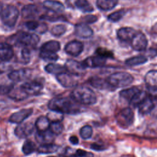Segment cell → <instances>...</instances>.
Listing matches in <instances>:
<instances>
[{"label": "cell", "instance_id": "obj_1", "mask_svg": "<svg viewBox=\"0 0 157 157\" xmlns=\"http://www.w3.org/2000/svg\"><path fill=\"white\" fill-rule=\"evenodd\" d=\"M48 108L50 110L67 114H76L80 111L77 102L68 97L53 98L49 101Z\"/></svg>", "mask_w": 157, "mask_h": 157}, {"label": "cell", "instance_id": "obj_2", "mask_svg": "<svg viewBox=\"0 0 157 157\" xmlns=\"http://www.w3.org/2000/svg\"><path fill=\"white\" fill-rule=\"evenodd\" d=\"M71 98L77 103L83 105H93L97 102L95 93L86 86H77L71 93Z\"/></svg>", "mask_w": 157, "mask_h": 157}, {"label": "cell", "instance_id": "obj_3", "mask_svg": "<svg viewBox=\"0 0 157 157\" xmlns=\"http://www.w3.org/2000/svg\"><path fill=\"white\" fill-rule=\"evenodd\" d=\"M106 80L113 88H120L131 85L134 80V77L126 72H117L109 76Z\"/></svg>", "mask_w": 157, "mask_h": 157}, {"label": "cell", "instance_id": "obj_4", "mask_svg": "<svg viewBox=\"0 0 157 157\" xmlns=\"http://www.w3.org/2000/svg\"><path fill=\"white\" fill-rule=\"evenodd\" d=\"M19 15L18 9L13 5L7 6L1 12V17L2 23L9 26L13 27Z\"/></svg>", "mask_w": 157, "mask_h": 157}, {"label": "cell", "instance_id": "obj_5", "mask_svg": "<svg viewBox=\"0 0 157 157\" xmlns=\"http://www.w3.org/2000/svg\"><path fill=\"white\" fill-rule=\"evenodd\" d=\"M134 114L130 107H125L120 110L116 116V121L118 126L127 129L134 122Z\"/></svg>", "mask_w": 157, "mask_h": 157}, {"label": "cell", "instance_id": "obj_6", "mask_svg": "<svg viewBox=\"0 0 157 157\" xmlns=\"http://www.w3.org/2000/svg\"><path fill=\"white\" fill-rule=\"evenodd\" d=\"M157 71L156 70H151L148 71L144 78L147 88L149 92L148 94L156 98V86H157Z\"/></svg>", "mask_w": 157, "mask_h": 157}, {"label": "cell", "instance_id": "obj_7", "mask_svg": "<svg viewBox=\"0 0 157 157\" xmlns=\"http://www.w3.org/2000/svg\"><path fill=\"white\" fill-rule=\"evenodd\" d=\"M20 87L28 96H34L40 93L44 88V85L40 81L33 80L25 82Z\"/></svg>", "mask_w": 157, "mask_h": 157}, {"label": "cell", "instance_id": "obj_8", "mask_svg": "<svg viewBox=\"0 0 157 157\" xmlns=\"http://www.w3.org/2000/svg\"><path fill=\"white\" fill-rule=\"evenodd\" d=\"M130 42L132 48L138 52L145 50L148 45V40L145 35L140 32H136Z\"/></svg>", "mask_w": 157, "mask_h": 157}, {"label": "cell", "instance_id": "obj_9", "mask_svg": "<svg viewBox=\"0 0 157 157\" xmlns=\"http://www.w3.org/2000/svg\"><path fill=\"white\" fill-rule=\"evenodd\" d=\"M74 76L75 75L70 73L64 72L56 75V78L58 83L63 87L71 88L76 86L78 83L77 80L75 78Z\"/></svg>", "mask_w": 157, "mask_h": 157}, {"label": "cell", "instance_id": "obj_10", "mask_svg": "<svg viewBox=\"0 0 157 157\" xmlns=\"http://www.w3.org/2000/svg\"><path fill=\"white\" fill-rule=\"evenodd\" d=\"M34 125L31 122L21 123L18 125L15 130V135L20 139H24L29 136L34 131Z\"/></svg>", "mask_w": 157, "mask_h": 157}, {"label": "cell", "instance_id": "obj_11", "mask_svg": "<svg viewBox=\"0 0 157 157\" xmlns=\"http://www.w3.org/2000/svg\"><path fill=\"white\" fill-rule=\"evenodd\" d=\"M155 100L156 98H154L148 93L147 96L137 107L139 109V113L143 116L150 113L155 107Z\"/></svg>", "mask_w": 157, "mask_h": 157}, {"label": "cell", "instance_id": "obj_12", "mask_svg": "<svg viewBox=\"0 0 157 157\" xmlns=\"http://www.w3.org/2000/svg\"><path fill=\"white\" fill-rule=\"evenodd\" d=\"M64 67L67 72L76 77L83 74L86 69L82 63H79L72 59L67 60L65 64Z\"/></svg>", "mask_w": 157, "mask_h": 157}, {"label": "cell", "instance_id": "obj_13", "mask_svg": "<svg viewBox=\"0 0 157 157\" xmlns=\"http://www.w3.org/2000/svg\"><path fill=\"white\" fill-rule=\"evenodd\" d=\"M18 42L25 47H34L39 42V38L35 34L27 33H21L18 39Z\"/></svg>", "mask_w": 157, "mask_h": 157}, {"label": "cell", "instance_id": "obj_14", "mask_svg": "<svg viewBox=\"0 0 157 157\" xmlns=\"http://www.w3.org/2000/svg\"><path fill=\"white\" fill-rule=\"evenodd\" d=\"M83 50V44L78 40H72L68 42L65 47V52L72 56H77Z\"/></svg>", "mask_w": 157, "mask_h": 157}, {"label": "cell", "instance_id": "obj_15", "mask_svg": "<svg viewBox=\"0 0 157 157\" xmlns=\"http://www.w3.org/2000/svg\"><path fill=\"white\" fill-rule=\"evenodd\" d=\"M33 112V109H24L12 113L9 117V121L12 123L20 124L31 115Z\"/></svg>", "mask_w": 157, "mask_h": 157}, {"label": "cell", "instance_id": "obj_16", "mask_svg": "<svg viewBox=\"0 0 157 157\" xmlns=\"http://www.w3.org/2000/svg\"><path fill=\"white\" fill-rule=\"evenodd\" d=\"M31 74V71L28 69H20L10 72L8 74V77L13 82H20L29 78Z\"/></svg>", "mask_w": 157, "mask_h": 157}, {"label": "cell", "instance_id": "obj_17", "mask_svg": "<svg viewBox=\"0 0 157 157\" xmlns=\"http://www.w3.org/2000/svg\"><path fill=\"white\" fill-rule=\"evenodd\" d=\"M105 63L106 58L100 56L99 55L88 57L82 62V64L85 68H96L102 67L105 64Z\"/></svg>", "mask_w": 157, "mask_h": 157}, {"label": "cell", "instance_id": "obj_18", "mask_svg": "<svg viewBox=\"0 0 157 157\" xmlns=\"http://www.w3.org/2000/svg\"><path fill=\"white\" fill-rule=\"evenodd\" d=\"M75 34L79 37L87 39L93 34V31L88 25L81 23L75 25Z\"/></svg>", "mask_w": 157, "mask_h": 157}, {"label": "cell", "instance_id": "obj_19", "mask_svg": "<svg viewBox=\"0 0 157 157\" xmlns=\"http://www.w3.org/2000/svg\"><path fill=\"white\" fill-rule=\"evenodd\" d=\"M136 32V30L130 27L121 28L117 31V37L123 42H130Z\"/></svg>", "mask_w": 157, "mask_h": 157}, {"label": "cell", "instance_id": "obj_20", "mask_svg": "<svg viewBox=\"0 0 157 157\" xmlns=\"http://www.w3.org/2000/svg\"><path fill=\"white\" fill-rule=\"evenodd\" d=\"M13 53L11 45L6 43H0V60L9 61L13 56Z\"/></svg>", "mask_w": 157, "mask_h": 157}, {"label": "cell", "instance_id": "obj_21", "mask_svg": "<svg viewBox=\"0 0 157 157\" xmlns=\"http://www.w3.org/2000/svg\"><path fill=\"white\" fill-rule=\"evenodd\" d=\"M43 6L46 9L55 13H62L64 10V5L56 1L46 0L43 2Z\"/></svg>", "mask_w": 157, "mask_h": 157}, {"label": "cell", "instance_id": "obj_22", "mask_svg": "<svg viewBox=\"0 0 157 157\" xmlns=\"http://www.w3.org/2000/svg\"><path fill=\"white\" fill-rule=\"evenodd\" d=\"M89 83L92 86L99 90H110L113 88L109 85L106 79H103L98 77H93L90 78Z\"/></svg>", "mask_w": 157, "mask_h": 157}, {"label": "cell", "instance_id": "obj_23", "mask_svg": "<svg viewBox=\"0 0 157 157\" xmlns=\"http://www.w3.org/2000/svg\"><path fill=\"white\" fill-rule=\"evenodd\" d=\"M59 146L53 143L41 144L37 148V151L40 154H50L58 150Z\"/></svg>", "mask_w": 157, "mask_h": 157}, {"label": "cell", "instance_id": "obj_24", "mask_svg": "<svg viewBox=\"0 0 157 157\" xmlns=\"http://www.w3.org/2000/svg\"><path fill=\"white\" fill-rule=\"evenodd\" d=\"M38 8L34 4H28L24 6L21 10L22 16L25 18L34 17L38 13Z\"/></svg>", "mask_w": 157, "mask_h": 157}, {"label": "cell", "instance_id": "obj_25", "mask_svg": "<svg viewBox=\"0 0 157 157\" xmlns=\"http://www.w3.org/2000/svg\"><path fill=\"white\" fill-rule=\"evenodd\" d=\"M60 44L56 40H50L44 43L40 47V51L56 53L60 50Z\"/></svg>", "mask_w": 157, "mask_h": 157}, {"label": "cell", "instance_id": "obj_26", "mask_svg": "<svg viewBox=\"0 0 157 157\" xmlns=\"http://www.w3.org/2000/svg\"><path fill=\"white\" fill-rule=\"evenodd\" d=\"M50 121L45 116H40L35 122V127L38 132H44L48 130Z\"/></svg>", "mask_w": 157, "mask_h": 157}, {"label": "cell", "instance_id": "obj_27", "mask_svg": "<svg viewBox=\"0 0 157 157\" xmlns=\"http://www.w3.org/2000/svg\"><path fill=\"white\" fill-rule=\"evenodd\" d=\"M140 90L137 86H132L124 90H121L120 92V97L122 99L130 102L132 97L139 91Z\"/></svg>", "mask_w": 157, "mask_h": 157}, {"label": "cell", "instance_id": "obj_28", "mask_svg": "<svg viewBox=\"0 0 157 157\" xmlns=\"http://www.w3.org/2000/svg\"><path fill=\"white\" fill-rule=\"evenodd\" d=\"M53 134L49 130L44 132H38L36 134V140L41 144L52 143L53 140Z\"/></svg>", "mask_w": 157, "mask_h": 157}, {"label": "cell", "instance_id": "obj_29", "mask_svg": "<svg viewBox=\"0 0 157 157\" xmlns=\"http://www.w3.org/2000/svg\"><path fill=\"white\" fill-rule=\"evenodd\" d=\"M71 150H67L64 155V157H94L93 153L87 151L82 149H76L75 151L72 152V148Z\"/></svg>", "mask_w": 157, "mask_h": 157}, {"label": "cell", "instance_id": "obj_30", "mask_svg": "<svg viewBox=\"0 0 157 157\" xmlns=\"http://www.w3.org/2000/svg\"><path fill=\"white\" fill-rule=\"evenodd\" d=\"M118 0H97L96 6L101 10H110L117 4Z\"/></svg>", "mask_w": 157, "mask_h": 157}, {"label": "cell", "instance_id": "obj_31", "mask_svg": "<svg viewBox=\"0 0 157 157\" xmlns=\"http://www.w3.org/2000/svg\"><path fill=\"white\" fill-rule=\"evenodd\" d=\"M44 69L47 73H49L51 74H55L56 75L60 73L67 72L64 66H61L60 64H54V63H50L47 64Z\"/></svg>", "mask_w": 157, "mask_h": 157}, {"label": "cell", "instance_id": "obj_32", "mask_svg": "<svg viewBox=\"0 0 157 157\" xmlns=\"http://www.w3.org/2000/svg\"><path fill=\"white\" fill-rule=\"evenodd\" d=\"M11 99L17 101H22L25 99L28 96L24 92V91L20 86L19 88H13L8 94Z\"/></svg>", "mask_w": 157, "mask_h": 157}, {"label": "cell", "instance_id": "obj_33", "mask_svg": "<svg viewBox=\"0 0 157 157\" xmlns=\"http://www.w3.org/2000/svg\"><path fill=\"white\" fill-rule=\"evenodd\" d=\"M148 61L146 56L143 55L136 56L127 59L125 61V64L129 66H136L145 64Z\"/></svg>", "mask_w": 157, "mask_h": 157}, {"label": "cell", "instance_id": "obj_34", "mask_svg": "<svg viewBox=\"0 0 157 157\" xmlns=\"http://www.w3.org/2000/svg\"><path fill=\"white\" fill-rule=\"evenodd\" d=\"M148 93L146 91L139 90L131 99L129 102L131 105L134 107H137L143 100L147 96Z\"/></svg>", "mask_w": 157, "mask_h": 157}, {"label": "cell", "instance_id": "obj_35", "mask_svg": "<svg viewBox=\"0 0 157 157\" xmlns=\"http://www.w3.org/2000/svg\"><path fill=\"white\" fill-rule=\"evenodd\" d=\"M75 6L83 12H91L94 10L93 7L87 0H76Z\"/></svg>", "mask_w": 157, "mask_h": 157}, {"label": "cell", "instance_id": "obj_36", "mask_svg": "<svg viewBox=\"0 0 157 157\" xmlns=\"http://www.w3.org/2000/svg\"><path fill=\"white\" fill-rule=\"evenodd\" d=\"M36 150L37 147L36 144L31 140H25L22 146V151L26 155L31 154L32 153L36 151Z\"/></svg>", "mask_w": 157, "mask_h": 157}, {"label": "cell", "instance_id": "obj_37", "mask_svg": "<svg viewBox=\"0 0 157 157\" xmlns=\"http://www.w3.org/2000/svg\"><path fill=\"white\" fill-rule=\"evenodd\" d=\"M46 117L49 120L50 123L61 122L64 118L63 113L53 110H50L49 112L47 113Z\"/></svg>", "mask_w": 157, "mask_h": 157}, {"label": "cell", "instance_id": "obj_38", "mask_svg": "<svg viewBox=\"0 0 157 157\" xmlns=\"http://www.w3.org/2000/svg\"><path fill=\"white\" fill-rule=\"evenodd\" d=\"M64 126L61 122H53L50 123L48 130L53 135H59L63 131Z\"/></svg>", "mask_w": 157, "mask_h": 157}, {"label": "cell", "instance_id": "obj_39", "mask_svg": "<svg viewBox=\"0 0 157 157\" xmlns=\"http://www.w3.org/2000/svg\"><path fill=\"white\" fill-rule=\"evenodd\" d=\"M93 128L90 125L83 126L80 130V135L83 139H88L93 134Z\"/></svg>", "mask_w": 157, "mask_h": 157}, {"label": "cell", "instance_id": "obj_40", "mask_svg": "<svg viewBox=\"0 0 157 157\" xmlns=\"http://www.w3.org/2000/svg\"><path fill=\"white\" fill-rule=\"evenodd\" d=\"M39 56L45 61H56L58 59V56L56 53L47 52L40 51L39 53Z\"/></svg>", "mask_w": 157, "mask_h": 157}, {"label": "cell", "instance_id": "obj_41", "mask_svg": "<svg viewBox=\"0 0 157 157\" xmlns=\"http://www.w3.org/2000/svg\"><path fill=\"white\" fill-rule=\"evenodd\" d=\"M125 12H126L123 9L114 12L108 16L107 19L109 21L112 22H117L123 18V17L125 14Z\"/></svg>", "mask_w": 157, "mask_h": 157}, {"label": "cell", "instance_id": "obj_42", "mask_svg": "<svg viewBox=\"0 0 157 157\" xmlns=\"http://www.w3.org/2000/svg\"><path fill=\"white\" fill-rule=\"evenodd\" d=\"M66 31V28L63 25H56L52 27L51 33L56 37H59L64 34Z\"/></svg>", "mask_w": 157, "mask_h": 157}, {"label": "cell", "instance_id": "obj_43", "mask_svg": "<svg viewBox=\"0 0 157 157\" xmlns=\"http://www.w3.org/2000/svg\"><path fill=\"white\" fill-rule=\"evenodd\" d=\"M96 53H97L98 55L102 56L103 58H113V53L110 51H109L105 48H98L96 50Z\"/></svg>", "mask_w": 157, "mask_h": 157}, {"label": "cell", "instance_id": "obj_44", "mask_svg": "<svg viewBox=\"0 0 157 157\" xmlns=\"http://www.w3.org/2000/svg\"><path fill=\"white\" fill-rule=\"evenodd\" d=\"M21 56L22 59L25 63H28L31 59V52L29 48L27 47H24L21 52Z\"/></svg>", "mask_w": 157, "mask_h": 157}, {"label": "cell", "instance_id": "obj_45", "mask_svg": "<svg viewBox=\"0 0 157 157\" xmlns=\"http://www.w3.org/2000/svg\"><path fill=\"white\" fill-rule=\"evenodd\" d=\"M13 86V84L0 85V94H8Z\"/></svg>", "mask_w": 157, "mask_h": 157}, {"label": "cell", "instance_id": "obj_46", "mask_svg": "<svg viewBox=\"0 0 157 157\" xmlns=\"http://www.w3.org/2000/svg\"><path fill=\"white\" fill-rule=\"evenodd\" d=\"M25 26L29 30H36L39 27V23L36 21H28L25 23Z\"/></svg>", "mask_w": 157, "mask_h": 157}, {"label": "cell", "instance_id": "obj_47", "mask_svg": "<svg viewBox=\"0 0 157 157\" xmlns=\"http://www.w3.org/2000/svg\"><path fill=\"white\" fill-rule=\"evenodd\" d=\"M90 148L94 150V151H103V150H105L107 148L106 147L103 145V144H98V143H93L90 146Z\"/></svg>", "mask_w": 157, "mask_h": 157}, {"label": "cell", "instance_id": "obj_48", "mask_svg": "<svg viewBox=\"0 0 157 157\" xmlns=\"http://www.w3.org/2000/svg\"><path fill=\"white\" fill-rule=\"evenodd\" d=\"M10 69V65L7 61L0 62V75L6 72Z\"/></svg>", "mask_w": 157, "mask_h": 157}, {"label": "cell", "instance_id": "obj_49", "mask_svg": "<svg viewBox=\"0 0 157 157\" xmlns=\"http://www.w3.org/2000/svg\"><path fill=\"white\" fill-rule=\"evenodd\" d=\"M84 20L88 23H92L97 21V17L94 15H87L84 18Z\"/></svg>", "mask_w": 157, "mask_h": 157}, {"label": "cell", "instance_id": "obj_50", "mask_svg": "<svg viewBox=\"0 0 157 157\" xmlns=\"http://www.w3.org/2000/svg\"><path fill=\"white\" fill-rule=\"evenodd\" d=\"M69 142L73 144V145H77L78 142H79V140H78V139L77 136H71L69 139Z\"/></svg>", "mask_w": 157, "mask_h": 157}, {"label": "cell", "instance_id": "obj_51", "mask_svg": "<svg viewBox=\"0 0 157 157\" xmlns=\"http://www.w3.org/2000/svg\"><path fill=\"white\" fill-rule=\"evenodd\" d=\"M48 157H55V156H48Z\"/></svg>", "mask_w": 157, "mask_h": 157}]
</instances>
